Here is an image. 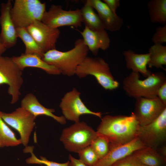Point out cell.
Here are the masks:
<instances>
[{
  "label": "cell",
  "instance_id": "cell-1",
  "mask_svg": "<svg viewBox=\"0 0 166 166\" xmlns=\"http://www.w3.org/2000/svg\"><path fill=\"white\" fill-rule=\"evenodd\" d=\"M140 125L133 112L129 116L107 115L101 118L96 131L107 140L110 148L124 144L136 138Z\"/></svg>",
  "mask_w": 166,
  "mask_h": 166
},
{
  "label": "cell",
  "instance_id": "cell-2",
  "mask_svg": "<svg viewBox=\"0 0 166 166\" xmlns=\"http://www.w3.org/2000/svg\"><path fill=\"white\" fill-rule=\"evenodd\" d=\"M89 51L82 39L79 38L70 50L65 52L56 49L50 50L44 53L42 59L57 69L62 74L71 76L75 74L77 67L87 56Z\"/></svg>",
  "mask_w": 166,
  "mask_h": 166
},
{
  "label": "cell",
  "instance_id": "cell-3",
  "mask_svg": "<svg viewBox=\"0 0 166 166\" xmlns=\"http://www.w3.org/2000/svg\"><path fill=\"white\" fill-rule=\"evenodd\" d=\"M166 82V75L163 72H152L141 80L139 73L132 72L123 79V88L128 96L135 99L154 98L157 97L158 88Z\"/></svg>",
  "mask_w": 166,
  "mask_h": 166
},
{
  "label": "cell",
  "instance_id": "cell-4",
  "mask_svg": "<svg viewBox=\"0 0 166 166\" xmlns=\"http://www.w3.org/2000/svg\"><path fill=\"white\" fill-rule=\"evenodd\" d=\"M75 74L80 78L89 75L93 76L106 90H112L119 86V83L112 74L109 64L99 57L87 56L77 67Z\"/></svg>",
  "mask_w": 166,
  "mask_h": 166
},
{
  "label": "cell",
  "instance_id": "cell-5",
  "mask_svg": "<svg viewBox=\"0 0 166 166\" xmlns=\"http://www.w3.org/2000/svg\"><path fill=\"white\" fill-rule=\"evenodd\" d=\"M97 136L96 131L86 123L79 121L64 128L60 140L68 151L78 153L90 145Z\"/></svg>",
  "mask_w": 166,
  "mask_h": 166
},
{
  "label": "cell",
  "instance_id": "cell-6",
  "mask_svg": "<svg viewBox=\"0 0 166 166\" xmlns=\"http://www.w3.org/2000/svg\"><path fill=\"white\" fill-rule=\"evenodd\" d=\"M46 4L39 0H15L10 11L16 29L26 28L36 21H41Z\"/></svg>",
  "mask_w": 166,
  "mask_h": 166
},
{
  "label": "cell",
  "instance_id": "cell-7",
  "mask_svg": "<svg viewBox=\"0 0 166 166\" xmlns=\"http://www.w3.org/2000/svg\"><path fill=\"white\" fill-rule=\"evenodd\" d=\"M23 81L22 71L12 57L0 55V85H8V93L11 97V104L16 103L19 100Z\"/></svg>",
  "mask_w": 166,
  "mask_h": 166
},
{
  "label": "cell",
  "instance_id": "cell-8",
  "mask_svg": "<svg viewBox=\"0 0 166 166\" xmlns=\"http://www.w3.org/2000/svg\"><path fill=\"white\" fill-rule=\"evenodd\" d=\"M136 138L145 147L156 150L166 145V109L151 123L140 125Z\"/></svg>",
  "mask_w": 166,
  "mask_h": 166
},
{
  "label": "cell",
  "instance_id": "cell-9",
  "mask_svg": "<svg viewBox=\"0 0 166 166\" xmlns=\"http://www.w3.org/2000/svg\"><path fill=\"white\" fill-rule=\"evenodd\" d=\"M2 117L7 125L18 132L21 144L27 146L35 125L36 117L21 107L10 113L2 112Z\"/></svg>",
  "mask_w": 166,
  "mask_h": 166
},
{
  "label": "cell",
  "instance_id": "cell-10",
  "mask_svg": "<svg viewBox=\"0 0 166 166\" xmlns=\"http://www.w3.org/2000/svg\"><path fill=\"white\" fill-rule=\"evenodd\" d=\"M41 21L54 28L64 26H73L77 28L81 26L82 23L81 10H66L61 6L52 4L49 10L44 13Z\"/></svg>",
  "mask_w": 166,
  "mask_h": 166
},
{
  "label": "cell",
  "instance_id": "cell-11",
  "mask_svg": "<svg viewBox=\"0 0 166 166\" xmlns=\"http://www.w3.org/2000/svg\"><path fill=\"white\" fill-rule=\"evenodd\" d=\"M80 94L73 88L62 98L59 107L65 119L77 122L79 121L80 116L85 114L91 115L101 118V112L92 111L86 106L80 97Z\"/></svg>",
  "mask_w": 166,
  "mask_h": 166
},
{
  "label": "cell",
  "instance_id": "cell-12",
  "mask_svg": "<svg viewBox=\"0 0 166 166\" xmlns=\"http://www.w3.org/2000/svg\"><path fill=\"white\" fill-rule=\"evenodd\" d=\"M135 99V109L133 113L140 126L145 125L153 121L166 109V105L157 97H139Z\"/></svg>",
  "mask_w": 166,
  "mask_h": 166
},
{
  "label": "cell",
  "instance_id": "cell-13",
  "mask_svg": "<svg viewBox=\"0 0 166 166\" xmlns=\"http://www.w3.org/2000/svg\"><path fill=\"white\" fill-rule=\"evenodd\" d=\"M44 53L56 49L60 32L58 28L51 27L40 21H36L26 28Z\"/></svg>",
  "mask_w": 166,
  "mask_h": 166
},
{
  "label": "cell",
  "instance_id": "cell-14",
  "mask_svg": "<svg viewBox=\"0 0 166 166\" xmlns=\"http://www.w3.org/2000/svg\"><path fill=\"white\" fill-rule=\"evenodd\" d=\"M12 6L10 0L1 5L0 42L7 49L16 45L18 38L16 30L11 15Z\"/></svg>",
  "mask_w": 166,
  "mask_h": 166
},
{
  "label": "cell",
  "instance_id": "cell-15",
  "mask_svg": "<svg viewBox=\"0 0 166 166\" xmlns=\"http://www.w3.org/2000/svg\"><path fill=\"white\" fill-rule=\"evenodd\" d=\"M144 147H146L136 138L127 143L110 148L107 154L99 159L94 166H111L119 160Z\"/></svg>",
  "mask_w": 166,
  "mask_h": 166
},
{
  "label": "cell",
  "instance_id": "cell-16",
  "mask_svg": "<svg viewBox=\"0 0 166 166\" xmlns=\"http://www.w3.org/2000/svg\"><path fill=\"white\" fill-rule=\"evenodd\" d=\"M85 1L97 11L105 30L116 32L121 29L124 24L123 19L117 14L113 13L102 1Z\"/></svg>",
  "mask_w": 166,
  "mask_h": 166
},
{
  "label": "cell",
  "instance_id": "cell-17",
  "mask_svg": "<svg viewBox=\"0 0 166 166\" xmlns=\"http://www.w3.org/2000/svg\"><path fill=\"white\" fill-rule=\"evenodd\" d=\"M80 32L85 44L94 56L97 54L99 49L106 50L110 46V40L105 30L94 31L85 26Z\"/></svg>",
  "mask_w": 166,
  "mask_h": 166
},
{
  "label": "cell",
  "instance_id": "cell-18",
  "mask_svg": "<svg viewBox=\"0 0 166 166\" xmlns=\"http://www.w3.org/2000/svg\"><path fill=\"white\" fill-rule=\"evenodd\" d=\"M21 107L29 112L36 118L39 116H46L51 117L61 124L66 123V120L63 116H58L53 114L55 110L48 108L43 106L39 101L33 93L27 94L21 102Z\"/></svg>",
  "mask_w": 166,
  "mask_h": 166
},
{
  "label": "cell",
  "instance_id": "cell-19",
  "mask_svg": "<svg viewBox=\"0 0 166 166\" xmlns=\"http://www.w3.org/2000/svg\"><path fill=\"white\" fill-rule=\"evenodd\" d=\"M11 57L22 71L26 68L31 67L41 69L50 75H57L61 74L57 69L46 63L40 57L36 54L24 53L19 56H14Z\"/></svg>",
  "mask_w": 166,
  "mask_h": 166
},
{
  "label": "cell",
  "instance_id": "cell-20",
  "mask_svg": "<svg viewBox=\"0 0 166 166\" xmlns=\"http://www.w3.org/2000/svg\"><path fill=\"white\" fill-rule=\"evenodd\" d=\"M127 68L132 72L140 73L145 78L152 72L147 68L149 61L148 53L138 54L131 49L124 51L123 53Z\"/></svg>",
  "mask_w": 166,
  "mask_h": 166
},
{
  "label": "cell",
  "instance_id": "cell-21",
  "mask_svg": "<svg viewBox=\"0 0 166 166\" xmlns=\"http://www.w3.org/2000/svg\"><path fill=\"white\" fill-rule=\"evenodd\" d=\"M133 154L144 165L147 166H166V158L157 151L150 147L140 149Z\"/></svg>",
  "mask_w": 166,
  "mask_h": 166
},
{
  "label": "cell",
  "instance_id": "cell-22",
  "mask_svg": "<svg viewBox=\"0 0 166 166\" xmlns=\"http://www.w3.org/2000/svg\"><path fill=\"white\" fill-rule=\"evenodd\" d=\"M94 9L89 4L85 1L84 6L80 9L82 22L85 26L92 30H105L103 23Z\"/></svg>",
  "mask_w": 166,
  "mask_h": 166
},
{
  "label": "cell",
  "instance_id": "cell-23",
  "mask_svg": "<svg viewBox=\"0 0 166 166\" xmlns=\"http://www.w3.org/2000/svg\"><path fill=\"white\" fill-rule=\"evenodd\" d=\"M147 7L152 23L166 25V0H151Z\"/></svg>",
  "mask_w": 166,
  "mask_h": 166
},
{
  "label": "cell",
  "instance_id": "cell-24",
  "mask_svg": "<svg viewBox=\"0 0 166 166\" xmlns=\"http://www.w3.org/2000/svg\"><path fill=\"white\" fill-rule=\"evenodd\" d=\"M148 53V67L164 69L163 66L166 65V46L162 44H154L149 49Z\"/></svg>",
  "mask_w": 166,
  "mask_h": 166
},
{
  "label": "cell",
  "instance_id": "cell-25",
  "mask_svg": "<svg viewBox=\"0 0 166 166\" xmlns=\"http://www.w3.org/2000/svg\"><path fill=\"white\" fill-rule=\"evenodd\" d=\"M18 38L22 41L25 46L26 54H36L42 58L44 53L26 28L16 29Z\"/></svg>",
  "mask_w": 166,
  "mask_h": 166
},
{
  "label": "cell",
  "instance_id": "cell-26",
  "mask_svg": "<svg viewBox=\"0 0 166 166\" xmlns=\"http://www.w3.org/2000/svg\"><path fill=\"white\" fill-rule=\"evenodd\" d=\"M2 113L0 111V148L15 146L21 144L20 139L16 137L2 119Z\"/></svg>",
  "mask_w": 166,
  "mask_h": 166
},
{
  "label": "cell",
  "instance_id": "cell-27",
  "mask_svg": "<svg viewBox=\"0 0 166 166\" xmlns=\"http://www.w3.org/2000/svg\"><path fill=\"white\" fill-rule=\"evenodd\" d=\"M34 147L33 146H27L23 150L25 153H30L31 156L26 160L28 164H36L44 165L46 166H69V160L64 163H58L47 160L45 157L41 156L38 158L33 152Z\"/></svg>",
  "mask_w": 166,
  "mask_h": 166
},
{
  "label": "cell",
  "instance_id": "cell-28",
  "mask_svg": "<svg viewBox=\"0 0 166 166\" xmlns=\"http://www.w3.org/2000/svg\"><path fill=\"white\" fill-rule=\"evenodd\" d=\"M97 156L99 160L105 157L110 149V144L105 138L97 136L90 145Z\"/></svg>",
  "mask_w": 166,
  "mask_h": 166
},
{
  "label": "cell",
  "instance_id": "cell-29",
  "mask_svg": "<svg viewBox=\"0 0 166 166\" xmlns=\"http://www.w3.org/2000/svg\"><path fill=\"white\" fill-rule=\"evenodd\" d=\"M80 160L86 166H94L99 159L90 145L81 150L78 153Z\"/></svg>",
  "mask_w": 166,
  "mask_h": 166
},
{
  "label": "cell",
  "instance_id": "cell-30",
  "mask_svg": "<svg viewBox=\"0 0 166 166\" xmlns=\"http://www.w3.org/2000/svg\"><path fill=\"white\" fill-rule=\"evenodd\" d=\"M132 153L117 161L111 166H145Z\"/></svg>",
  "mask_w": 166,
  "mask_h": 166
},
{
  "label": "cell",
  "instance_id": "cell-31",
  "mask_svg": "<svg viewBox=\"0 0 166 166\" xmlns=\"http://www.w3.org/2000/svg\"><path fill=\"white\" fill-rule=\"evenodd\" d=\"M152 41L154 44L162 45L166 43V25L156 28Z\"/></svg>",
  "mask_w": 166,
  "mask_h": 166
},
{
  "label": "cell",
  "instance_id": "cell-32",
  "mask_svg": "<svg viewBox=\"0 0 166 166\" xmlns=\"http://www.w3.org/2000/svg\"><path fill=\"white\" fill-rule=\"evenodd\" d=\"M157 96L165 105H166V82L158 88L157 92Z\"/></svg>",
  "mask_w": 166,
  "mask_h": 166
},
{
  "label": "cell",
  "instance_id": "cell-33",
  "mask_svg": "<svg viewBox=\"0 0 166 166\" xmlns=\"http://www.w3.org/2000/svg\"><path fill=\"white\" fill-rule=\"evenodd\" d=\"M105 3L114 13H116V10L120 5L119 0H103Z\"/></svg>",
  "mask_w": 166,
  "mask_h": 166
},
{
  "label": "cell",
  "instance_id": "cell-34",
  "mask_svg": "<svg viewBox=\"0 0 166 166\" xmlns=\"http://www.w3.org/2000/svg\"><path fill=\"white\" fill-rule=\"evenodd\" d=\"M69 166H86L79 159L75 158L71 155L69 156Z\"/></svg>",
  "mask_w": 166,
  "mask_h": 166
},
{
  "label": "cell",
  "instance_id": "cell-35",
  "mask_svg": "<svg viewBox=\"0 0 166 166\" xmlns=\"http://www.w3.org/2000/svg\"><path fill=\"white\" fill-rule=\"evenodd\" d=\"M156 151L162 156L166 158V145L162 146Z\"/></svg>",
  "mask_w": 166,
  "mask_h": 166
},
{
  "label": "cell",
  "instance_id": "cell-36",
  "mask_svg": "<svg viewBox=\"0 0 166 166\" xmlns=\"http://www.w3.org/2000/svg\"><path fill=\"white\" fill-rule=\"evenodd\" d=\"M7 49L0 42V55H2Z\"/></svg>",
  "mask_w": 166,
  "mask_h": 166
},
{
  "label": "cell",
  "instance_id": "cell-37",
  "mask_svg": "<svg viewBox=\"0 0 166 166\" xmlns=\"http://www.w3.org/2000/svg\"><path fill=\"white\" fill-rule=\"evenodd\" d=\"M41 166H44L43 165H41Z\"/></svg>",
  "mask_w": 166,
  "mask_h": 166
},
{
  "label": "cell",
  "instance_id": "cell-38",
  "mask_svg": "<svg viewBox=\"0 0 166 166\" xmlns=\"http://www.w3.org/2000/svg\"><path fill=\"white\" fill-rule=\"evenodd\" d=\"M145 166H146V165H145Z\"/></svg>",
  "mask_w": 166,
  "mask_h": 166
}]
</instances>
